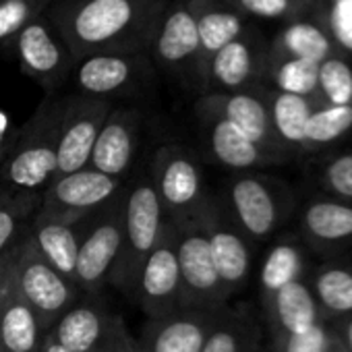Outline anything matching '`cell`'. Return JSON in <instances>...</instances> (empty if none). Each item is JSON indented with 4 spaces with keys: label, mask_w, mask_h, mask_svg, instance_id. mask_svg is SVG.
Wrapping results in <instances>:
<instances>
[{
    "label": "cell",
    "mask_w": 352,
    "mask_h": 352,
    "mask_svg": "<svg viewBox=\"0 0 352 352\" xmlns=\"http://www.w3.org/2000/svg\"><path fill=\"white\" fill-rule=\"evenodd\" d=\"M170 0H54L48 21L75 63L96 54H149Z\"/></svg>",
    "instance_id": "obj_1"
},
{
    "label": "cell",
    "mask_w": 352,
    "mask_h": 352,
    "mask_svg": "<svg viewBox=\"0 0 352 352\" xmlns=\"http://www.w3.org/2000/svg\"><path fill=\"white\" fill-rule=\"evenodd\" d=\"M63 102L65 98L46 94L30 120L15 133L0 162V193L42 195L56 179Z\"/></svg>",
    "instance_id": "obj_2"
},
{
    "label": "cell",
    "mask_w": 352,
    "mask_h": 352,
    "mask_svg": "<svg viewBox=\"0 0 352 352\" xmlns=\"http://www.w3.org/2000/svg\"><path fill=\"white\" fill-rule=\"evenodd\" d=\"M164 226L166 218L149 181V174H141L135 183L126 185L122 245L108 280V284L118 288L129 298H133L139 270L149 253L155 249Z\"/></svg>",
    "instance_id": "obj_3"
},
{
    "label": "cell",
    "mask_w": 352,
    "mask_h": 352,
    "mask_svg": "<svg viewBox=\"0 0 352 352\" xmlns=\"http://www.w3.org/2000/svg\"><path fill=\"white\" fill-rule=\"evenodd\" d=\"M147 174L164 218L170 224L195 218L210 197L195 155L181 143L160 145L151 157Z\"/></svg>",
    "instance_id": "obj_4"
},
{
    "label": "cell",
    "mask_w": 352,
    "mask_h": 352,
    "mask_svg": "<svg viewBox=\"0 0 352 352\" xmlns=\"http://www.w3.org/2000/svg\"><path fill=\"white\" fill-rule=\"evenodd\" d=\"M124 195L126 187L104 208L91 212L85 220L73 278L83 296H98L116 265L122 245Z\"/></svg>",
    "instance_id": "obj_5"
},
{
    "label": "cell",
    "mask_w": 352,
    "mask_h": 352,
    "mask_svg": "<svg viewBox=\"0 0 352 352\" xmlns=\"http://www.w3.org/2000/svg\"><path fill=\"white\" fill-rule=\"evenodd\" d=\"M220 199L249 241H267L286 220L290 206L278 181L255 172H241L230 179Z\"/></svg>",
    "instance_id": "obj_6"
},
{
    "label": "cell",
    "mask_w": 352,
    "mask_h": 352,
    "mask_svg": "<svg viewBox=\"0 0 352 352\" xmlns=\"http://www.w3.org/2000/svg\"><path fill=\"white\" fill-rule=\"evenodd\" d=\"M13 280L21 298L32 307L46 331L81 296L73 280L65 278L40 255L28 232L15 245Z\"/></svg>",
    "instance_id": "obj_7"
},
{
    "label": "cell",
    "mask_w": 352,
    "mask_h": 352,
    "mask_svg": "<svg viewBox=\"0 0 352 352\" xmlns=\"http://www.w3.org/2000/svg\"><path fill=\"white\" fill-rule=\"evenodd\" d=\"M181 272V309H222L228 294L218 278L199 214L172 224Z\"/></svg>",
    "instance_id": "obj_8"
},
{
    "label": "cell",
    "mask_w": 352,
    "mask_h": 352,
    "mask_svg": "<svg viewBox=\"0 0 352 352\" xmlns=\"http://www.w3.org/2000/svg\"><path fill=\"white\" fill-rule=\"evenodd\" d=\"M199 218L206 228L214 267L230 298L241 288H245L251 276V267H253L251 241L232 222L220 197L210 195L204 210L199 212Z\"/></svg>",
    "instance_id": "obj_9"
},
{
    "label": "cell",
    "mask_w": 352,
    "mask_h": 352,
    "mask_svg": "<svg viewBox=\"0 0 352 352\" xmlns=\"http://www.w3.org/2000/svg\"><path fill=\"white\" fill-rule=\"evenodd\" d=\"M131 300L139 305L147 319H160L181 309V272L179 259H176V236L174 226L168 220L155 249L139 270Z\"/></svg>",
    "instance_id": "obj_10"
},
{
    "label": "cell",
    "mask_w": 352,
    "mask_h": 352,
    "mask_svg": "<svg viewBox=\"0 0 352 352\" xmlns=\"http://www.w3.org/2000/svg\"><path fill=\"white\" fill-rule=\"evenodd\" d=\"M114 104L110 100L89 96H69L63 102V116L58 129V168L56 179L89 166L96 139Z\"/></svg>",
    "instance_id": "obj_11"
},
{
    "label": "cell",
    "mask_w": 352,
    "mask_h": 352,
    "mask_svg": "<svg viewBox=\"0 0 352 352\" xmlns=\"http://www.w3.org/2000/svg\"><path fill=\"white\" fill-rule=\"evenodd\" d=\"M21 71L42 85L48 94H54L75 71V58L48 21L46 15L34 19L13 42Z\"/></svg>",
    "instance_id": "obj_12"
},
{
    "label": "cell",
    "mask_w": 352,
    "mask_h": 352,
    "mask_svg": "<svg viewBox=\"0 0 352 352\" xmlns=\"http://www.w3.org/2000/svg\"><path fill=\"white\" fill-rule=\"evenodd\" d=\"M149 52L166 73H172L197 87L199 34L187 0L168 3Z\"/></svg>",
    "instance_id": "obj_13"
},
{
    "label": "cell",
    "mask_w": 352,
    "mask_h": 352,
    "mask_svg": "<svg viewBox=\"0 0 352 352\" xmlns=\"http://www.w3.org/2000/svg\"><path fill=\"white\" fill-rule=\"evenodd\" d=\"M153 75L149 54H96L75 65V83L81 96L110 100L145 85Z\"/></svg>",
    "instance_id": "obj_14"
},
{
    "label": "cell",
    "mask_w": 352,
    "mask_h": 352,
    "mask_svg": "<svg viewBox=\"0 0 352 352\" xmlns=\"http://www.w3.org/2000/svg\"><path fill=\"white\" fill-rule=\"evenodd\" d=\"M122 317L112 313L96 296H79L46 331L54 342L73 352H110Z\"/></svg>",
    "instance_id": "obj_15"
},
{
    "label": "cell",
    "mask_w": 352,
    "mask_h": 352,
    "mask_svg": "<svg viewBox=\"0 0 352 352\" xmlns=\"http://www.w3.org/2000/svg\"><path fill=\"white\" fill-rule=\"evenodd\" d=\"M195 112L222 116L224 120L232 122L251 141L267 149L278 160H282L286 153V149L280 145L274 133L267 102L263 94H259L255 87L234 94H214V91L204 94L195 104Z\"/></svg>",
    "instance_id": "obj_16"
},
{
    "label": "cell",
    "mask_w": 352,
    "mask_h": 352,
    "mask_svg": "<svg viewBox=\"0 0 352 352\" xmlns=\"http://www.w3.org/2000/svg\"><path fill=\"white\" fill-rule=\"evenodd\" d=\"M87 216L89 214L48 210L40 206L28 228L40 255L69 280L75 278L77 253Z\"/></svg>",
    "instance_id": "obj_17"
},
{
    "label": "cell",
    "mask_w": 352,
    "mask_h": 352,
    "mask_svg": "<svg viewBox=\"0 0 352 352\" xmlns=\"http://www.w3.org/2000/svg\"><path fill=\"white\" fill-rule=\"evenodd\" d=\"M222 309H179L147 319L137 340L145 352H201Z\"/></svg>",
    "instance_id": "obj_18"
},
{
    "label": "cell",
    "mask_w": 352,
    "mask_h": 352,
    "mask_svg": "<svg viewBox=\"0 0 352 352\" xmlns=\"http://www.w3.org/2000/svg\"><path fill=\"white\" fill-rule=\"evenodd\" d=\"M267 52H263L261 42L249 30L226 44L210 63L204 94H234L253 89L263 77Z\"/></svg>",
    "instance_id": "obj_19"
},
{
    "label": "cell",
    "mask_w": 352,
    "mask_h": 352,
    "mask_svg": "<svg viewBox=\"0 0 352 352\" xmlns=\"http://www.w3.org/2000/svg\"><path fill=\"white\" fill-rule=\"evenodd\" d=\"M124 187H126L124 181L112 179V176L102 174L87 166L54 179L42 191L40 206L48 210L91 214L104 208L108 201H112Z\"/></svg>",
    "instance_id": "obj_20"
},
{
    "label": "cell",
    "mask_w": 352,
    "mask_h": 352,
    "mask_svg": "<svg viewBox=\"0 0 352 352\" xmlns=\"http://www.w3.org/2000/svg\"><path fill=\"white\" fill-rule=\"evenodd\" d=\"M141 112L135 108H112L102 131L96 139L89 168L108 174L112 179L124 181L131 172L133 160L139 147Z\"/></svg>",
    "instance_id": "obj_21"
},
{
    "label": "cell",
    "mask_w": 352,
    "mask_h": 352,
    "mask_svg": "<svg viewBox=\"0 0 352 352\" xmlns=\"http://www.w3.org/2000/svg\"><path fill=\"white\" fill-rule=\"evenodd\" d=\"M195 114L204 129L208 153L216 164L241 174L280 162L276 155H272L267 149L251 141L243 131H239L232 122L224 120L222 116L208 114V112H195Z\"/></svg>",
    "instance_id": "obj_22"
},
{
    "label": "cell",
    "mask_w": 352,
    "mask_h": 352,
    "mask_svg": "<svg viewBox=\"0 0 352 352\" xmlns=\"http://www.w3.org/2000/svg\"><path fill=\"white\" fill-rule=\"evenodd\" d=\"M187 7L195 19L199 34L197 87L204 89L206 73L212 58L232 40L247 32L245 19L224 0H187Z\"/></svg>",
    "instance_id": "obj_23"
},
{
    "label": "cell",
    "mask_w": 352,
    "mask_h": 352,
    "mask_svg": "<svg viewBox=\"0 0 352 352\" xmlns=\"http://www.w3.org/2000/svg\"><path fill=\"white\" fill-rule=\"evenodd\" d=\"M261 305H263V317H265L272 342L288 333L305 331L325 321L315 300V294L305 280H296L284 286Z\"/></svg>",
    "instance_id": "obj_24"
},
{
    "label": "cell",
    "mask_w": 352,
    "mask_h": 352,
    "mask_svg": "<svg viewBox=\"0 0 352 352\" xmlns=\"http://www.w3.org/2000/svg\"><path fill=\"white\" fill-rule=\"evenodd\" d=\"M44 336V325L15 286L11 263L3 307H0V348L3 352H40Z\"/></svg>",
    "instance_id": "obj_25"
},
{
    "label": "cell",
    "mask_w": 352,
    "mask_h": 352,
    "mask_svg": "<svg viewBox=\"0 0 352 352\" xmlns=\"http://www.w3.org/2000/svg\"><path fill=\"white\" fill-rule=\"evenodd\" d=\"M300 228L313 245H346L352 241V204L333 197L315 199L302 210Z\"/></svg>",
    "instance_id": "obj_26"
},
{
    "label": "cell",
    "mask_w": 352,
    "mask_h": 352,
    "mask_svg": "<svg viewBox=\"0 0 352 352\" xmlns=\"http://www.w3.org/2000/svg\"><path fill=\"white\" fill-rule=\"evenodd\" d=\"M336 52L338 50L321 23L294 19L276 36L267 50V58H298L321 65Z\"/></svg>",
    "instance_id": "obj_27"
},
{
    "label": "cell",
    "mask_w": 352,
    "mask_h": 352,
    "mask_svg": "<svg viewBox=\"0 0 352 352\" xmlns=\"http://www.w3.org/2000/svg\"><path fill=\"white\" fill-rule=\"evenodd\" d=\"M263 98L270 108V118L274 133L284 149H305V131L311 112L315 110L317 102L292 94H282L276 89L263 91Z\"/></svg>",
    "instance_id": "obj_28"
},
{
    "label": "cell",
    "mask_w": 352,
    "mask_h": 352,
    "mask_svg": "<svg viewBox=\"0 0 352 352\" xmlns=\"http://www.w3.org/2000/svg\"><path fill=\"white\" fill-rule=\"evenodd\" d=\"M305 274V255L298 243L294 241H278L265 255L259 272V288L261 302L272 298L284 286L302 280Z\"/></svg>",
    "instance_id": "obj_29"
},
{
    "label": "cell",
    "mask_w": 352,
    "mask_h": 352,
    "mask_svg": "<svg viewBox=\"0 0 352 352\" xmlns=\"http://www.w3.org/2000/svg\"><path fill=\"white\" fill-rule=\"evenodd\" d=\"M309 286L323 315H352V263L323 265L313 276V282Z\"/></svg>",
    "instance_id": "obj_30"
},
{
    "label": "cell",
    "mask_w": 352,
    "mask_h": 352,
    "mask_svg": "<svg viewBox=\"0 0 352 352\" xmlns=\"http://www.w3.org/2000/svg\"><path fill=\"white\" fill-rule=\"evenodd\" d=\"M257 348L259 333L251 315L224 307L201 352H253Z\"/></svg>",
    "instance_id": "obj_31"
},
{
    "label": "cell",
    "mask_w": 352,
    "mask_h": 352,
    "mask_svg": "<svg viewBox=\"0 0 352 352\" xmlns=\"http://www.w3.org/2000/svg\"><path fill=\"white\" fill-rule=\"evenodd\" d=\"M263 77L274 85L276 91L309 98L319 104L317 63L298 60V58H265Z\"/></svg>",
    "instance_id": "obj_32"
},
{
    "label": "cell",
    "mask_w": 352,
    "mask_h": 352,
    "mask_svg": "<svg viewBox=\"0 0 352 352\" xmlns=\"http://www.w3.org/2000/svg\"><path fill=\"white\" fill-rule=\"evenodd\" d=\"M40 204L42 195L0 193V257L25 236Z\"/></svg>",
    "instance_id": "obj_33"
},
{
    "label": "cell",
    "mask_w": 352,
    "mask_h": 352,
    "mask_svg": "<svg viewBox=\"0 0 352 352\" xmlns=\"http://www.w3.org/2000/svg\"><path fill=\"white\" fill-rule=\"evenodd\" d=\"M352 129V106L317 104L305 131V149H317L342 139Z\"/></svg>",
    "instance_id": "obj_34"
},
{
    "label": "cell",
    "mask_w": 352,
    "mask_h": 352,
    "mask_svg": "<svg viewBox=\"0 0 352 352\" xmlns=\"http://www.w3.org/2000/svg\"><path fill=\"white\" fill-rule=\"evenodd\" d=\"M319 102L329 106H352V67L338 52L319 65Z\"/></svg>",
    "instance_id": "obj_35"
},
{
    "label": "cell",
    "mask_w": 352,
    "mask_h": 352,
    "mask_svg": "<svg viewBox=\"0 0 352 352\" xmlns=\"http://www.w3.org/2000/svg\"><path fill=\"white\" fill-rule=\"evenodd\" d=\"M52 3L54 0H0V44H13Z\"/></svg>",
    "instance_id": "obj_36"
},
{
    "label": "cell",
    "mask_w": 352,
    "mask_h": 352,
    "mask_svg": "<svg viewBox=\"0 0 352 352\" xmlns=\"http://www.w3.org/2000/svg\"><path fill=\"white\" fill-rule=\"evenodd\" d=\"M321 187L333 195V199L352 204V151L331 155L319 170Z\"/></svg>",
    "instance_id": "obj_37"
},
{
    "label": "cell",
    "mask_w": 352,
    "mask_h": 352,
    "mask_svg": "<svg viewBox=\"0 0 352 352\" xmlns=\"http://www.w3.org/2000/svg\"><path fill=\"white\" fill-rule=\"evenodd\" d=\"M336 340V333L327 327L325 321L298 331L288 333L272 342L274 352H329L331 344Z\"/></svg>",
    "instance_id": "obj_38"
},
{
    "label": "cell",
    "mask_w": 352,
    "mask_h": 352,
    "mask_svg": "<svg viewBox=\"0 0 352 352\" xmlns=\"http://www.w3.org/2000/svg\"><path fill=\"white\" fill-rule=\"evenodd\" d=\"M241 15H253L259 19H288L302 13L311 0H224Z\"/></svg>",
    "instance_id": "obj_39"
},
{
    "label": "cell",
    "mask_w": 352,
    "mask_h": 352,
    "mask_svg": "<svg viewBox=\"0 0 352 352\" xmlns=\"http://www.w3.org/2000/svg\"><path fill=\"white\" fill-rule=\"evenodd\" d=\"M110 352H145V350H143L141 342L131 333L126 323H122L118 327V333H116V340H114Z\"/></svg>",
    "instance_id": "obj_40"
},
{
    "label": "cell",
    "mask_w": 352,
    "mask_h": 352,
    "mask_svg": "<svg viewBox=\"0 0 352 352\" xmlns=\"http://www.w3.org/2000/svg\"><path fill=\"white\" fill-rule=\"evenodd\" d=\"M13 253H15V247L9 249L3 257H0V307H3L5 290H7V280H9V272H11V263H13Z\"/></svg>",
    "instance_id": "obj_41"
},
{
    "label": "cell",
    "mask_w": 352,
    "mask_h": 352,
    "mask_svg": "<svg viewBox=\"0 0 352 352\" xmlns=\"http://www.w3.org/2000/svg\"><path fill=\"white\" fill-rule=\"evenodd\" d=\"M40 352H73V350H69V348L60 346V344H58V342H54L50 336H44L42 346H40Z\"/></svg>",
    "instance_id": "obj_42"
},
{
    "label": "cell",
    "mask_w": 352,
    "mask_h": 352,
    "mask_svg": "<svg viewBox=\"0 0 352 352\" xmlns=\"http://www.w3.org/2000/svg\"><path fill=\"white\" fill-rule=\"evenodd\" d=\"M342 344L346 346V350L348 352H352V315L348 317V321H346V325H344V333H342Z\"/></svg>",
    "instance_id": "obj_43"
},
{
    "label": "cell",
    "mask_w": 352,
    "mask_h": 352,
    "mask_svg": "<svg viewBox=\"0 0 352 352\" xmlns=\"http://www.w3.org/2000/svg\"><path fill=\"white\" fill-rule=\"evenodd\" d=\"M329 352H348V350H346V346L342 344V340H340V336H336V340H333V344H331V348H329Z\"/></svg>",
    "instance_id": "obj_44"
},
{
    "label": "cell",
    "mask_w": 352,
    "mask_h": 352,
    "mask_svg": "<svg viewBox=\"0 0 352 352\" xmlns=\"http://www.w3.org/2000/svg\"><path fill=\"white\" fill-rule=\"evenodd\" d=\"M253 352H261V346H259V348H257V350H253Z\"/></svg>",
    "instance_id": "obj_45"
},
{
    "label": "cell",
    "mask_w": 352,
    "mask_h": 352,
    "mask_svg": "<svg viewBox=\"0 0 352 352\" xmlns=\"http://www.w3.org/2000/svg\"><path fill=\"white\" fill-rule=\"evenodd\" d=\"M0 352H3V348H0Z\"/></svg>",
    "instance_id": "obj_46"
}]
</instances>
